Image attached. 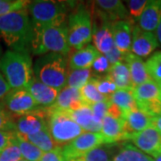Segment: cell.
<instances>
[{"label":"cell","mask_w":161,"mask_h":161,"mask_svg":"<svg viewBox=\"0 0 161 161\" xmlns=\"http://www.w3.org/2000/svg\"><path fill=\"white\" fill-rule=\"evenodd\" d=\"M111 24L112 23L102 22H100L99 25L93 23L92 40L94 42L95 48L100 54L105 55L115 47V42L111 31Z\"/></svg>","instance_id":"20"},{"label":"cell","mask_w":161,"mask_h":161,"mask_svg":"<svg viewBox=\"0 0 161 161\" xmlns=\"http://www.w3.org/2000/svg\"><path fill=\"white\" fill-rule=\"evenodd\" d=\"M100 55V53L92 45L82 47L77 51L74 52L69 58V67L72 70L90 69Z\"/></svg>","instance_id":"23"},{"label":"cell","mask_w":161,"mask_h":161,"mask_svg":"<svg viewBox=\"0 0 161 161\" xmlns=\"http://www.w3.org/2000/svg\"><path fill=\"white\" fill-rule=\"evenodd\" d=\"M108 100L110 103L115 104L117 107H119L123 111V114L138 108L135 98L133 97L132 88V89H118L116 92H114L110 96Z\"/></svg>","instance_id":"26"},{"label":"cell","mask_w":161,"mask_h":161,"mask_svg":"<svg viewBox=\"0 0 161 161\" xmlns=\"http://www.w3.org/2000/svg\"><path fill=\"white\" fill-rule=\"evenodd\" d=\"M93 78H94L98 92L105 96L106 98H108L114 92L118 90L115 83L109 79H108L106 76H105V78H100L98 76H93Z\"/></svg>","instance_id":"36"},{"label":"cell","mask_w":161,"mask_h":161,"mask_svg":"<svg viewBox=\"0 0 161 161\" xmlns=\"http://www.w3.org/2000/svg\"><path fill=\"white\" fill-rule=\"evenodd\" d=\"M96 8L93 11L96 17L102 23H113L122 20H130L127 9L122 1L118 0H98L95 1Z\"/></svg>","instance_id":"13"},{"label":"cell","mask_w":161,"mask_h":161,"mask_svg":"<svg viewBox=\"0 0 161 161\" xmlns=\"http://www.w3.org/2000/svg\"><path fill=\"white\" fill-rule=\"evenodd\" d=\"M92 77V70L69 69L67 76V86L77 90H80L84 87Z\"/></svg>","instance_id":"32"},{"label":"cell","mask_w":161,"mask_h":161,"mask_svg":"<svg viewBox=\"0 0 161 161\" xmlns=\"http://www.w3.org/2000/svg\"><path fill=\"white\" fill-rule=\"evenodd\" d=\"M11 88L7 84L6 80L0 73V101L6 98V96L10 92Z\"/></svg>","instance_id":"44"},{"label":"cell","mask_w":161,"mask_h":161,"mask_svg":"<svg viewBox=\"0 0 161 161\" xmlns=\"http://www.w3.org/2000/svg\"><path fill=\"white\" fill-rule=\"evenodd\" d=\"M40 161H65L62 154V149L51 150L43 153Z\"/></svg>","instance_id":"42"},{"label":"cell","mask_w":161,"mask_h":161,"mask_svg":"<svg viewBox=\"0 0 161 161\" xmlns=\"http://www.w3.org/2000/svg\"><path fill=\"white\" fill-rule=\"evenodd\" d=\"M156 37H157V40L161 44V21L159 24H158V28L156 30Z\"/></svg>","instance_id":"46"},{"label":"cell","mask_w":161,"mask_h":161,"mask_svg":"<svg viewBox=\"0 0 161 161\" xmlns=\"http://www.w3.org/2000/svg\"><path fill=\"white\" fill-rule=\"evenodd\" d=\"M80 92L83 102L88 106H92L93 104L106 101L108 99L98 92L93 77H92V79L89 80L85 86L80 89Z\"/></svg>","instance_id":"31"},{"label":"cell","mask_w":161,"mask_h":161,"mask_svg":"<svg viewBox=\"0 0 161 161\" xmlns=\"http://www.w3.org/2000/svg\"><path fill=\"white\" fill-rule=\"evenodd\" d=\"M2 56H3V52H2V47L0 45V58H2Z\"/></svg>","instance_id":"48"},{"label":"cell","mask_w":161,"mask_h":161,"mask_svg":"<svg viewBox=\"0 0 161 161\" xmlns=\"http://www.w3.org/2000/svg\"><path fill=\"white\" fill-rule=\"evenodd\" d=\"M84 105L86 104L81 98L80 90L65 86L58 93L56 102L49 108L51 110L73 111L80 108Z\"/></svg>","instance_id":"18"},{"label":"cell","mask_w":161,"mask_h":161,"mask_svg":"<svg viewBox=\"0 0 161 161\" xmlns=\"http://www.w3.org/2000/svg\"><path fill=\"white\" fill-rule=\"evenodd\" d=\"M73 118V120L84 130L85 132H99L101 125H98L93 118V113L91 106L84 105L80 108L73 111H67Z\"/></svg>","instance_id":"24"},{"label":"cell","mask_w":161,"mask_h":161,"mask_svg":"<svg viewBox=\"0 0 161 161\" xmlns=\"http://www.w3.org/2000/svg\"><path fill=\"white\" fill-rule=\"evenodd\" d=\"M160 134H161V133H160Z\"/></svg>","instance_id":"51"},{"label":"cell","mask_w":161,"mask_h":161,"mask_svg":"<svg viewBox=\"0 0 161 161\" xmlns=\"http://www.w3.org/2000/svg\"><path fill=\"white\" fill-rule=\"evenodd\" d=\"M122 119L124 120L125 131L128 137L131 134L142 132L151 126L152 116L146 114L145 112L140 110L139 108H136L126 113H124Z\"/></svg>","instance_id":"19"},{"label":"cell","mask_w":161,"mask_h":161,"mask_svg":"<svg viewBox=\"0 0 161 161\" xmlns=\"http://www.w3.org/2000/svg\"><path fill=\"white\" fill-rule=\"evenodd\" d=\"M0 73L11 90L27 89L34 77L29 51L5 52L0 58Z\"/></svg>","instance_id":"2"},{"label":"cell","mask_w":161,"mask_h":161,"mask_svg":"<svg viewBox=\"0 0 161 161\" xmlns=\"http://www.w3.org/2000/svg\"><path fill=\"white\" fill-rule=\"evenodd\" d=\"M21 158H23V157L14 137L11 143L5 150L0 151V161H18Z\"/></svg>","instance_id":"37"},{"label":"cell","mask_w":161,"mask_h":161,"mask_svg":"<svg viewBox=\"0 0 161 161\" xmlns=\"http://www.w3.org/2000/svg\"><path fill=\"white\" fill-rule=\"evenodd\" d=\"M150 79L158 85L161 84V51L154 53L145 62Z\"/></svg>","instance_id":"33"},{"label":"cell","mask_w":161,"mask_h":161,"mask_svg":"<svg viewBox=\"0 0 161 161\" xmlns=\"http://www.w3.org/2000/svg\"><path fill=\"white\" fill-rule=\"evenodd\" d=\"M92 12L85 5L80 4L68 16L67 32L70 47L79 50L88 46L92 40Z\"/></svg>","instance_id":"6"},{"label":"cell","mask_w":161,"mask_h":161,"mask_svg":"<svg viewBox=\"0 0 161 161\" xmlns=\"http://www.w3.org/2000/svg\"><path fill=\"white\" fill-rule=\"evenodd\" d=\"M108 100H106V101H101V102L93 104L91 106L92 113H93L94 121L99 125H102L104 117L108 113Z\"/></svg>","instance_id":"39"},{"label":"cell","mask_w":161,"mask_h":161,"mask_svg":"<svg viewBox=\"0 0 161 161\" xmlns=\"http://www.w3.org/2000/svg\"><path fill=\"white\" fill-rule=\"evenodd\" d=\"M158 86H159V90H160V92H161V84L160 85H158Z\"/></svg>","instance_id":"50"},{"label":"cell","mask_w":161,"mask_h":161,"mask_svg":"<svg viewBox=\"0 0 161 161\" xmlns=\"http://www.w3.org/2000/svg\"><path fill=\"white\" fill-rule=\"evenodd\" d=\"M48 110L50 115L47 119V129L59 148L62 149L83 132L67 111L51 110L49 108Z\"/></svg>","instance_id":"7"},{"label":"cell","mask_w":161,"mask_h":161,"mask_svg":"<svg viewBox=\"0 0 161 161\" xmlns=\"http://www.w3.org/2000/svg\"><path fill=\"white\" fill-rule=\"evenodd\" d=\"M48 108H40L31 113L18 117L15 122L16 133L20 136L32 135L47 128V119L49 117Z\"/></svg>","instance_id":"11"},{"label":"cell","mask_w":161,"mask_h":161,"mask_svg":"<svg viewBox=\"0 0 161 161\" xmlns=\"http://www.w3.org/2000/svg\"><path fill=\"white\" fill-rule=\"evenodd\" d=\"M106 77L115 83L117 89H132L131 75L125 63H117L111 65Z\"/></svg>","instance_id":"25"},{"label":"cell","mask_w":161,"mask_h":161,"mask_svg":"<svg viewBox=\"0 0 161 161\" xmlns=\"http://www.w3.org/2000/svg\"><path fill=\"white\" fill-rule=\"evenodd\" d=\"M127 141L151 158L161 153V134L154 127L150 126L142 132L131 134L127 137Z\"/></svg>","instance_id":"12"},{"label":"cell","mask_w":161,"mask_h":161,"mask_svg":"<svg viewBox=\"0 0 161 161\" xmlns=\"http://www.w3.org/2000/svg\"><path fill=\"white\" fill-rule=\"evenodd\" d=\"M14 142L18 145L23 158L28 161H40L43 155V151L40 150L34 144L24 139L19 137L14 132Z\"/></svg>","instance_id":"30"},{"label":"cell","mask_w":161,"mask_h":161,"mask_svg":"<svg viewBox=\"0 0 161 161\" xmlns=\"http://www.w3.org/2000/svg\"><path fill=\"white\" fill-rule=\"evenodd\" d=\"M18 161H28V160H26V159H24V158H21L20 160H18Z\"/></svg>","instance_id":"49"},{"label":"cell","mask_w":161,"mask_h":161,"mask_svg":"<svg viewBox=\"0 0 161 161\" xmlns=\"http://www.w3.org/2000/svg\"><path fill=\"white\" fill-rule=\"evenodd\" d=\"M92 71L94 72L95 76L96 75H103V74H108V72L109 71L111 64L108 62V60L106 58V57L100 54L98 58H96V60L94 61V63L92 64Z\"/></svg>","instance_id":"40"},{"label":"cell","mask_w":161,"mask_h":161,"mask_svg":"<svg viewBox=\"0 0 161 161\" xmlns=\"http://www.w3.org/2000/svg\"><path fill=\"white\" fill-rule=\"evenodd\" d=\"M153 161H161V153L160 154H158L157 157H155Z\"/></svg>","instance_id":"47"},{"label":"cell","mask_w":161,"mask_h":161,"mask_svg":"<svg viewBox=\"0 0 161 161\" xmlns=\"http://www.w3.org/2000/svg\"><path fill=\"white\" fill-rule=\"evenodd\" d=\"M105 143V140L100 132H83L73 142L62 148V154L64 160L67 161L81 157L92 149Z\"/></svg>","instance_id":"9"},{"label":"cell","mask_w":161,"mask_h":161,"mask_svg":"<svg viewBox=\"0 0 161 161\" xmlns=\"http://www.w3.org/2000/svg\"><path fill=\"white\" fill-rule=\"evenodd\" d=\"M115 144L105 143L88 151L81 157L67 161H112L111 157L114 153Z\"/></svg>","instance_id":"27"},{"label":"cell","mask_w":161,"mask_h":161,"mask_svg":"<svg viewBox=\"0 0 161 161\" xmlns=\"http://www.w3.org/2000/svg\"><path fill=\"white\" fill-rule=\"evenodd\" d=\"M151 126L154 127L161 133V115H156L152 117L151 120Z\"/></svg>","instance_id":"45"},{"label":"cell","mask_w":161,"mask_h":161,"mask_svg":"<svg viewBox=\"0 0 161 161\" xmlns=\"http://www.w3.org/2000/svg\"><path fill=\"white\" fill-rule=\"evenodd\" d=\"M14 137V132H6L0 131V151L5 150L11 143Z\"/></svg>","instance_id":"43"},{"label":"cell","mask_w":161,"mask_h":161,"mask_svg":"<svg viewBox=\"0 0 161 161\" xmlns=\"http://www.w3.org/2000/svg\"><path fill=\"white\" fill-rule=\"evenodd\" d=\"M69 2L32 1L27 6L32 29H44L65 23L70 7Z\"/></svg>","instance_id":"5"},{"label":"cell","mask_w":161,"mask_h":161,"mask_svg":"<svg viewBox=\"0 0 161 161\" xmlns=\"http://www.w3.org/2000/svg\"><path fill=\"white\" fill-rule=\"evenodd\" d=\"M149 1L147 0H130L127 1V6L129 8L130 14L133 19L139 20L142 14L143 13L145 7Z\"/></svg>","instance_id":"38"},{"label":"cell","mask_w":161,"mask_h":161,"mask_svg":"<svg viewBox=\"0 0 161 161\" xmlns=\"http://www.w3.org/2000/svg\"><path fill=\"white\" fill-rule=\"evenodd\" d=\"M105 57L108 60L110 64L113 65V64H115L117 63H122L123 61H125V56L115 46L109 52L105 54Z\"/></svg>","instance_id":"41"},{"label":"cell","mask_w":161,"mask_h":161,"mask_svg":"<svg viewBox=\"0 0 161 161\" xmlns=\"http://www.w3.org/2000/svg\"><path fill=\"white\" fill-rule=\"evenodd\" d=\"M100 133L103 136L105 142L108 144L126 141L127 138L124 120L122 118H115L108 114L106 115L102 121Z\"/></svg>","instance_id":"17"},{"label":"cell","mask_w":161,"mask_h":161,"mask_svg":"<svg viewBox=\"0 0 161 161\" xmlns=\"http://www.w3.org/2000/svg\"><path fill=\"white\" fill-rule=\"evenodd\" d=\"M133 22L132 20H122L111 24V31L115 46L125 56L131 53Z\"/></svg>","instance_id":"15"},{"label":"cell","mask_w":161,"mask_h":161,"mask_svg":"<svg viewBox=\"0 0 161 161\" xmlns=\"http://www.w3.org/2000/svg\"><path fill=\"white\" fill-rule=\"evenodd\" d=\"M125 62L127 64L130 72L132 88L151 80L146 68L145 62L142 58L135 56L131 52L125 55Z\"/></svg>","instance_id":"22"},{"label":"cell","mask_w":161,"mask_h":161,"mask_svg":"<svg viewBox=\"0 0 161 161\" xmlns=\"http://www.w3.org/2000/svg\"><path fill=\"white\" fill-rule=\"evenodd\" d=\"M66 58L63 55L49 53L41 56L33 65L34 77L47 86L61 91L67 85Z\"/></svg>","instance_id":"4"},{"label":"cell","mask_w":161,"mask_h":161,"mask_svg":"<svg viewBox=\"0 0 161 161\" xmlns=\"http://www.w3.org/2000/svg\"><path fill=\"white\" fill-rule=\"evenodd\" d=\"M32 25L26 9L0 17V38L14 51H29Z\"/></svg>","instance_id":"1"},{"label":"cell","mask_w":161,"mask_h":161,"mask_svg":"<svg viewBox=\"0 0 161 161\" xmlns=\"http://www.w3.org/2000/svg\"><path fill=\"white\" fill-rule=\"evenodd\" d=\"M14 116L8 112L3 100L0 101V131L16 132V125L13 118Z\"/></svg>","instance_id":"35"},{"label":"cell","mask_w":161,"mask_h":161,"mask_svg":"<svg viewBox=\"0 0 161 161\" xmlns=\"http://www.w3.org/2000/svg\"><path fill=\"white\" fill-rule=\"evenodd\" d=\"M158 47V41L155 33L145 31L138 25H134L132 30L131 52L139 58H147L155 51Z\"/></svg>","instance_id":"14"},{"label":"cell","mask_w":161,"mask_h":161,"mask_svg":"<svg viewBox=\"0 0 161 161\" xmlns=\"http://www.w3.org/2000/svg\"><path fill=\"white\" fill-rule=\"evenodd\" d=\"M18 136L24 139V140H26V141H28V142H31L32 144H34L35 146H37L44 153L45 152H48V151H51V150H57V149H61L54 142V140H53L50 133L48 132L47 128L40 131V132H37L35 134H32V135L23 136V137L20 136V135H18Z\"/></svg>","instance_id":"29"},{"label":"cell","mask_w":161,"mask_h":161,"mask_svg":"<svg viewBox=\"0 0 161 161\" xmlns=\"http://www.w3.org/2000/svg\"><path fill=\"white\" fill-rule=\"evenodd\" d=\"M112 161H153V158L132 144L125 143L120 147Z\"/></svg>","instance_id":"28"},{"label":"cell","mask_w":161,"mask_h":161,"mask_svg":"<svg viewBox=\"0 0 161 161\" xmlns=\"http://www.w3.org/2000/svg\"><path fill=\"white\" fill-rule=\"evenodd\" d=\"M29 49L32 54L40 56L49 53L67 56L71 52L68 43L67 23L44 29H32Z\"/></svg>","instance_id":"3"},{"label":"cell","mask_w":161,"mask_h":161,"mask_svg":"<svg viewBox=\"0 0 161 161\" xmlns=\"http://www.w3.org/2000/svg\"><path fill=\"white\" fill-rule=\"evenodd\" d=\"M6 108L13 116H23L39 109V107L26 89L11 90L3 99Z\"/></svg>","instance_id":"10"},{"label":"cell","mask_w":161,"mask_h":161,"mask_svg":"<svg viewBox=\"0 0 161 161\" xmlns=\"http://www.w3.org/2000/svg\"><path fill=\"white\" fill-rule=\"evenodd\" d=\"M133 97L139 109L150 116L161 115V92L152 80L132 88Z\"/></svg>","instance_id":"8"},{"label":"cell","mask_w":161,"mask_h":161,"mask_svg":"<svg viewBox=\"0 0 161 161\" xmlns=\"http://www.w3.org/2000/svg\"><path fill=\"white\" fill-rule=\"evenodd\" d=\"M161 21V0L149 1L139 19V27L145 31L153 32Z\"/></svg>","instance_id":"21"},{"label":"cell","mask_w":161,"mask_h":161,"mask_svg":"<svg viewBox=\"0 0 161 161\" xmlns=\"http://www.w3.org/2000/svg\"><path fill=\"white\" fill-rule=\"evenodd\" d=\"M30 2L24 0H0V17L13 12L26 9Z\"/></svg>","instance_id":"34"},{"label":"cell","mask_w":161,"mask_h":161,"mask_svg":"<svg viewBox=\"0 0 161 161\" xmlns=\"http://www.w3.org/2000/svg\"><path fill=\"white\" fill-rule=\"evenodd\" d=\"M35 102L40 108H50L56 102L58 96V91L42 83L35 77L32 78L29 86L26 89Z\"/></svg>","instance_id":"16"}]
</instances>
